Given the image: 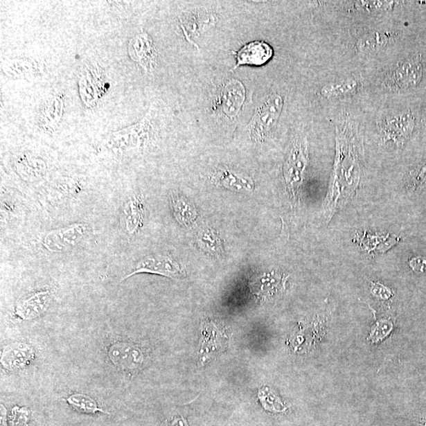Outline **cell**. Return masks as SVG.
<instances>
[{
  "label": "cell",
  "instance_id": "obj_1",
  "mask_svg": "<svg viewBox=\"0 0 426 426\" xmlns=\"http://www.w3.org/2000/svg\"><path fill=\"white\" fill-rule=\"evenodd\" d=\"M362 176L359 124L345 117L337 127L336 157L329 190L323 204L326 224L353 198Z\"/></svg>",
  "mask_w": 426,
  "mask_h": 426
},
{
  "label": "cell",
  "instance_id": "obj_2",
  "mask_svg": "<svg viewBox=\"0 0 426 426\" xmlns=\"http://www.w3.org/2000/svg\"><path fill=\"white\" fill-rule=\"evenodd\" d=\"M424 65L420 55H409L385 73L380 87L389 92H405L416 89L423 82Z\"/></svg>",
  "mask_w": 426,
  "mask_h": 426
},
{
  "label": "cell",
  "instance_id": "obj_3",
  "mask_svg": "<svg viewBox=\"0 0 426 426\" xmlns=\"http://www.w3.org/2000/svg\"><path fill=\"white\" fill-rule=\"evenodd\" d=\"M417 127V118L411 109L390 114L379 123L380 137L384 143L398 148L405 146Z\"/></svg>",
  "mask_w": 426,
  "mask_h": 426
},
{
  "label": "cell",
  "instance_id": "obj_4",
  "mask_svg": "<svg viewBox=\"0 0 426 426\" xmlns=\"http://www.w3.org/2000/svg\"><path fill=\"white\" fill-rule=\"evenodd\" d=\"M283 107L282 96L272 93L267 96L249 125V133L256 139L263 140L276 126Z\"/></svg>",
  "mask_w": 426,
  "mask_h": 426
},
{
  "label": "cell",
  "instance_id": "obj_5",
  "mask_svg": "<svg viewBox=\"0 0 426 426\" xmlns=\"http://www.w3.org/2000/svg\"><path fill=\"white\" fill-rule=\"evenodd\" d=\"M308 162V141L305 135L301 134L294 139L283 168L284 179L293 193L302 184Z\"/></svg>",
  "mask_w": 426,
  "mask_h": 426
},
{
  "label": "cell",
  "instance_id": "obj_6",
  "mask_svg": "<svg viewBox=\"0 0 426 426\" xmlns=\"http://www.w3.org/2000/svg\"><path fill=\"white\" fill-rule=\"evenodd\" d=\"M87 233L84 224H76L47 233L42 238V246L52 253L70 251L80 243Z\"/></svg>",
  "mask_w": 426,
  "mask_h": 426
},
{
  "label": "cell",
  "instance_id": "obj_7",
  "mask_svg": "<svg viewBox=\"0 0 426 426\" xmlns=\"http://www.w3.org/2000/svg\"><path fill=\"white\" fill-rule=\"evenodd\" d=\"M147 274L161 275L172 279L180 278L184 275L183 269L180 265L167 256H150L139 261L132 274H128L123 280L135 274Z\"/></svg>",
  "mask_w": 426,
  "mask_h": 426
},
{
  "label": "cell",
  "instance_id": "obj_8",
  "mask_svg": "<svg viewBox=\"0 0 426 426\" xmlns=\"http://www.w3.org/2000/svg\"><path fill=\"white\" fill-rule=\"evenodd\" d=\"M110 360L122 371H136L143 364V352L132 344L116 343L111 346L109 350Z\"/></svg>",
  "mask_w": 426,
  "mask_h": 426
},
{
  "label": "cell",
  "instance_id": "obj_9",
  "mask_svg": "<svg viewBox=\"0 0 426 426\" xmlns=\"http://www.w3.org/2000/svg\"><path fill=\"white\" fill-rule=\"evenodd\" d=\"M274 55V49L265 42L249 43L236 53V68L241 65L261 66L266 64Z\"/></svg>",
  "mask_w": 426,
  "mask_h": 426
},
{
  "label": "cell",
  "instance_id": "obj_10",
  "mask_svg": "<svg viewBox=\"0 0 426 426\" xmlns=\"http://www.w3.org/2000/svg\"><path fill=\"white\" fill-rule=\"evenodd\" d=\"M51 295L48 291L34 293L15 306V315L22 320H32L43 314L48 308Z\"/></svg>",
  "mask_w": 426,
  "mask_h": 426
},
{
  "label": "cell",
  "instance_id": "obj_11",
  "mask_svg": "<svg viewBox=\"0 0 426 426\" xmlns=\"http://www.w3.org/2000/svg\"><path fill=\"white\" fill-rule=\"evenodd\" d=\"M33 357L34 352L30 346L16 343L6 346L1 356V363L8 371H15L27 365Z\"/></svg>",
  "mask_w": 426,
  "mask_h": 426
},
{
  "label": "cell",
  "instance_id": "obj_12",
  "mask_svg": "<svg viewBox=\"0 0 426 426\" xmlns=\"http://www.w3.org/2000/svg\"><path fill=\"white\" fill-rule=\"evenodd\" d=\"M245 100V89L240 82L232 81L226 85L221 94V105L229 116H235Z\"/></svg>",
  "mask_w": 426,
  "mask_h": 426
},
{
  "label": "cell",
  "instance_id": "obj_13",
  "mask_svg": "<svg viewBox=\"0 0 426 426\" xmlns=\"http://www.w3.org/2000/svg\"><path fill=\"white\" fill-rule=\"evenodd\" d=\"M360 84L355 78H346L344 80L327 83L321 89L322 98L339 99L355 94L359 90Z\"/></svg>",
  "mask_w": 426,
  "mask_h": 426
},
{
  "label": "cell",
  "instance_id": "obj_14",
  "mask_svg": "<svg viewBox=\"0 0 426 426\" xmlns=\"http://www.w3.org/2000/svg\"><path fill=\"white\" fill-rule=\"evenodd\" d=\"M391 37L384 32H373L365 34L356 43V48L359 53L369 55L380 52L388 46Z\"/></svg>",
  "mask_w": 426,
  "mask_h": 426
},
{
  "label": "cell",
  "instance_id": "obj_15",
  "mask_svg": "<svg viewBox=\"0 0 426 426\" xmlns=\"http://www.w3.org/2000/svg\"><path fill=\"white\" fill-rule=\"evenodd\" d=\"M129 50L133 58L139 62L145 70L151 69L156 60V55L147 36L135 38Z\"/></svg>",
  "mask_w": 426,
  "mask_h": 426
},
{
  "label": "cell",
  "instance_id": "obj_16",
  "mask_svg": "<svg viewBox=\"0 0 426 426\" xmlns=\"http://www.w3.org/2000/svg\"><path fill=\"white\" fill-rule=\"evenodd\" d=\"M400 241L396 236H373L364 232L360 238V247L368 254H383L393 247Z\"/></svg>",
  "mask_w": 426,
  "mask_h": 426
},
{
  "label": "cell",
  "instance_id": "obj_17",
  "mask_svg": "<svg viewBox=\"0 0 426 426\" xmlns=\"http://www.w3.org/2000/svg\"><path fill=\"white\" fill-rule=\"evenodd\" d=\"M204 340L202 353L204 360L215 354L214 352L220 350L225 344V336L221 333L220 329L214 323H209L204 328L203 332Z\"/></svg>",
  "mask_w": 426,
  "mask_h": 426
},
{
  "label": "cell",
  "instance_id": "obj_18",
  "mask_svg": "<svg viewBox=\"0 0 426 426\" xmlns=\"http://www.w3.org/2000/svg\"><path fill=\"white\" fill-rule=\"evenodd\" d=\"M125 227L130 234L136 232L142 224L143 210L139 199L135 197L130 200L123 209Z\"/></svg>",
  "mask_w": 426,
  "mask_h": 426
},
{
  "label": "cell",
  "instance_id": "obj_19",
  "mask_svg": "<svg viewBox=\"0 0 426 426\" xmlns=\"http://www.w3.org/2000/svg\"><path fill=\"white\" fill-rule=\"evenodd\" d=\"M66 401L69 405L76 409V410L87 414H94L96 412H104L98 407L96 402L92 398L89 396L76 393L67 398Z\"/></svg>",
  "mask_w": 426,
  "mask_h": 426
},
{
  "label": "cell",
  "instance_id": "obj_20",
  "mask_svg": "<svg viewBox=\"0 0 426 426\" xmlns=\"http://www.w3.org/2000/svg\"><path fill=\"white\" fill-rule=\"evenodd\" d=\"M215 178L218 184L221 186L231 187V188H234L235 187L236 190L243 188L252 189V186L249 184L247 180L240 177V176H238L234 172H230V170H223V172L217 174Z\"/></svg>",
  "mask_w": 426,
  "mask_h": 426
},
{
  "label": "cell",
  "instance_id": "obj_21",
  "mask_svg": "<svg viewBox=\"0 0 426 426\" xmlns=\"http://www.w3.org/2000/svg\"><path fill=\"white\" fill-rule=\"evenodd\" d=\"M355 8L369 14L388 12L395 8V1H359L355 3Z\"/></svg>",
  "mask_w": 426,
  "mask_h": 426
},
{
  "label": "cell",
  "instance_id": "obj_22",
  "mask_svg": "<svg viewBox=\"0 0 426 426\" xmlns=\"http://www.w3.org/2000/svg\"><path fill=\"white\" fill-rule=\"evenodd\" d=\"M198 236L199 245L206 249L212 254L220 255L221 253V245L220 240L217 236L214 234L213 231L204 230Z\"/></svg>",
  "mask_w": 426,
  "mask_h": 426
},
{
  "label": "cell",
  "instance_id": "obj_23",
  "mask_svg": "<svg viewBox=\"0 0 426 426\" xmlns=\"http://www.w3.org/2000/svg\"><path fill=\"white\" fill-rule=\"evenodd\" d=\"M393 323L389 319H380L372 327L369 339L373 343L377 344L389 336L393 331Z\"/></svg>",
  "mask_w": 426,
  "mask_h": 426
},
{
  "label": "cell",
  "instance_id": "obj_24",
  "mask_svg": "<svg viewBox=\"0 0 426 426\" xmlns=\"http://www.w3.org/2000/svg\"><path fill=\"white\" fill-rule=\"evenodd\" d=\"M172 208L175 218L181 223H186L190 220L193 213L184 199L173 197L172 201Z\"/></svg>",
  "mask_w": 426,
  "mask_h": 426
},
{
  "label": "cell",
  "instance_id": "obj_25",
  "mask_svg": "<svg viewBox=\"0 0 426 426\" xmlns=\"http://www.w3.org/2000/svg\"><path fill=\"white\" fill-rule=\"evenodd\" d=\"M411 180V185L414 189L426 186V161L414 170Z\"/></svg>",
  "mask_w": 426,
  "mask_h": 426
},
{
  "label": "cell",
  "instance_id": "obj_26",
  "mask_svg": "<svg viewBox=\"0 0 426 426\" xmlns=\"http://www.w3.org/2000/svg\"><path fill=\"white\" fill-rule=\"evenodd\" d=\"M371 293L373 296L382 300H388L393 297L391 290L380 283H371Z\"/></svg>",
  "mask_w": 426,
  "mask_h": 426
},
{
  "label": "cell",
  "instance_id": "obj_27",
  "mask_svg": "<svg viewBox=\"0 0 426 426\" xmlns=\"http://www.w3.org/2000/svg\"><path fill=\"white\" fill-rule=\"evenodd\" d=\"M409 266L418 274L426 272V256H417L409 260Z\"/></svg>",
  "mask_w": 426,
  "mask_h": 426
},
{
  "label": "cell",
  "instance_id": "obj_28",
  "mask_svg": "<svg viewBox=\"0 0 426 426\" xmlns=\"http://www.w3.org/2000/svg\"><path fill=\"white\" fill-rule=\"evenodd\" d=\"M166 426H188V424H187L184 418L179 417L174 418L172 422L167 423Z\"/></svg>",
  "mask_w": 426,
  "mask_h": 426
}]
</instances>
